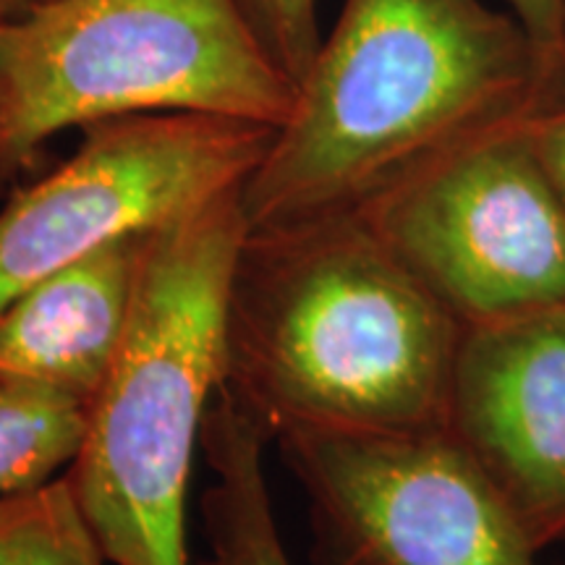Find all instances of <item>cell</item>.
Returning a JSON list of instances; mask_svg holds the SVG:
<instances>
[{"instance_id":"cell-11","label":"cell","mask_w":565,"mask_h":565,"mask_svg":"<svg viewBox=\"0 0 565 565\" xmlns=\"http://www.w3.org/2000/svg\"><path fill=\"white\" fill-rule=\"evenodd\" d=\"M89 406L55 387L0 377V498L38 490L74 463Z\"/></svg>"},{"instance_id":"cell-7","label":"cell","mask_w":565,"mask_h":565,"mask_svg":"<svg viewBox=\"0 0 565 565\" xmlns=\"http://www.w3.org/2000/svg\"><path fill=\"white\" fill-rule=\"evenodd\" d=\"M275 131L210 113L84 126L79 150L0 210V309L116 238L160 228L244 186Z\"/></svg>"},{"instance_id":"cell-14","label":"cell","mask_w":565,"mask_h":565,"mask_svg":"<svg viewBox=\"0 0 565 565\" xmlns=\"http://www.w3.org/2000/svg\"><path fill=\"white\" fill-rule=\"evenodd\" d=\"M505 9L524 24V30L532 34L536 45L565 74V0H505Z\"/></svg>"},{"instance_id":"cell-15","label":"cell","mask_w":565,"mask_h":565,"mask_svg":"<svg viewBox=\"0 0 565 565\" xmlns=\"http://www.w3.org/2000/svg\"><path fill=\"white\" fill-rule=\"evenodd\" d=\"M526 134L542 171L565 202V103L529 118Z\"/></svg>"},{"instance_id":"cell-9","label":"cell","mask_w":565,"mask_h":565,"mask_svg":"<svg viewBox=\"0 0 565 565\" xmlns=\"http://www.w3.org/2000/svg\"><path fill=\"white\" fill-rule=\"evenodd\" d=\"M152 231L116 238L0 309V377L30 380L92 404L129 330Z\"/></svg>"},{"instance_id":"cell-1","label":"cell","mask_w":565,"mask_h":565,"mask_svg":"<svg viewBox=\"0 0 565 565\" xmlns=\"http://www.w3.org/2000/svg\"><path fill=\"white\" fill-rule=\"evenodd\" d=\"M563 103V71L490 0H345L244 181L246 228L353 212L458 141Z\"/></svg>"},{"instance_id":"cell-10","label":"cell","mask_w":565,"mask_h":565,"mask_svg":"<svg viewBox=\"0 0 565 565\" xmlns=\"http://www.w3.org/2000/svg\"><path fill=\"white\" fill-rule=\"evenodd\" d=\"M273 437L221 385L202 427L212 484L202 498L210 557L200 565H291L265 477Z\"/></svg>"},{"instance_id":"cell-6","label":"cell","mask_w":565,"mask_h":565,"mask_svg":"<svg viewBox=\"0 0 565 565\" xmlns=\"http://www.w3.org/2000/svg\"><path fill=\"white\" fill-rule=\"evenodd\" d=\"M312 565H540V550L450 427L288 429Z\"/></svg>"},{"instance_id":"cell-16","label":"cell","mask_w":565,"mask_h":565,"mask_svg":"<svg viewBox=\"0 0 565 565\" xmlns=\"http://www.w3.org/2000/svg\"><path fill=\"white\" fill-rule=\"evenodd\" d=\"M32 3H38V0H0V26L9 24L11 19L21 17Z\"/></svg>"},{"instance_id":"cell-3","label":"cell","mask_w":565,"mask_h":565,"mask_svg":"<svg viewBox=\"0 0 565 565\" xmlns=\"http://www.w3.org/2000/svg\"><path fill=\"white\" fill-rule=\"evenodd\" d=\"M246 236L242 186L152 231L116 364L63 471L113 565H192L186 490L225 383V296Z\"/></svg>"},{"instance_id":"cell-2","label":"cell","mask_w":565,"mask_h":565,"mask_svg":"<svg viewBox=\"0 0 565 565\" xmlns=\"http://www.w3.org/2000/svg\"><path fill=\"white\" fill-rule=\"evenodd\" d=\"M463 324L359 212L246 228L225 383L267 435L448 427Z\"/></svg>"},{"instance_id":"cell-5","label":"cell","mask_w":565,"mask_h":565,"mask_svg":"<svg viewBox=\"0 0 565 565\" xmlns=\"http://www.w3.org/2000/svg\"><path fill=\"white\" fill-rule=\"evenodd\" d=\"M353 212L461 324L565 303V202L526 121L458 141Z\"/></svg>"},{"instance_id":"cell-12","label":"cell","mask_w":565,"mask_h":565,"mask_svg":"<svg viewBox=\"0 0 565 565\" xmlns=\"http://www.w3.org/2000/svg\"><path fill=\"white\" fill-rule=\"evenodd\" d=\"M66 477L0 498V565H105Z\"/></svg>"},{"instance_id":"cell-4","label":"cell","mask_w":565,"mask_h":565,"mask_svg":"<svg viewBox=\"0 0 565 565\" xmlns=\"http://www.w3.org/2000/svg\"><path fill=\"white\" fill-rule=\"evenodd\" d=\"M294 103L238 0H38L0 26V183L74 126L210 113L280 129Z\"/></svg>"},{"instance_id":"cell-8","label":"cell","mask_w":565,"mask_h":565,"mask_svg":"<svg viewBox=\"0 0 565 565\" xmlns=\"http://www.w3.org/2000/svg\"><path fill=\"white\" fill-rule=\"evenodd\" d=\"M448 427L540 553L565 540V303L463 324Z\"/></svg>"},{"instance_id":"cell-17","label":"cell","mask_w":565,"mask_h":565,"mask_svg":"<svg viewBox=\"0 0 565 565\" xmlns=\"http://www.w3.org/2000/svg\"><path fill=\"white\" fill-rule=\"evenodd\" d=\"M563 61H565V34H563Z\"/></svg>"},{"instance_id":"cell-13","label":"cell","mask_w":565,"mask_h":565,"mask_svg":"<svg viewBox=\"0 0 565 565\" xmlns=\"http://www.w3.org/2000/svg\"><path fill=\"white\" fill-rule=\"evenodd\" d=\"M238 3L273 58L299 87L322 42L317 26V0H238Z\"/></svg>"}]
</instances>
